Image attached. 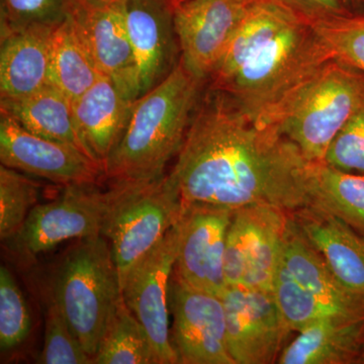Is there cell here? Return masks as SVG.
I'll return each instance as SVG.
<instances>
[{"label":"cell","instance_id":"obj_8","mask_svg":"<svg viewBox=\"0 0 364 364\" xmlns=\"http://www.w3.org/2000/svg\"><path fill=\"white\" fill-rule=\"evenodd\" d=\"M289 220L291 213L268 203L233 210L225 247L227 286L272 291Z\"/></svg>","mask_w":364,"mask_h":364},{"label":"cell","instance_id":"obj_31","mask_svg":"<svg viewBox=\"0 0 364 364\" xmlns=\"http://www.w3.org/2000/svg\"><path fill=\"white\" fill-rule=\"evenodd\" d=\"M38 363H93L53 299L46 312L44 346Z\"/></svg>","mask_w":364,"mask_h":364},{"label":"cell","instance_id":"obj_32","mask_svg":"<svg viewBox=\"0 0 364 364\" xmlns=\"http://www.w3.org/2000/svg\"><path fill=\"white\" fill-rule=\"evenodd\" d=\"M71 0H1V30L56 26L65 20Z\"/></svg>","mask_w":364,"mask_h":364},{"label":"cell","instance_id":"obj_35","mask_svg":"<svg viewBox=\"0 0 364 364\" xmlns=\"http://www.w3.org/2000/svg\"><path fill=\"white\" fill-rule=\"evenodd\" d=\"M93 1L102 2V4H119V2H123L124 0H93ZM177 4H181V0H174Z\"/></svg>","mask_w":364,"mask_h":364},{"label":"cell","instance_id":"obj_20","mask_svg":"<svg viewBox=\"0 0 364 364\" xmlns=\"http://www.w3.org/2000/svg\"><path fill=\"white\" fill-rule=\"evenodd\" d=\"M364 318L335 316L298 332L284 347L279 364L361 363Z\"/></svg>","mask_w":364,"mask_h":364},{"label":"cell","instance_id":"obj_21","mask_svg":"<svg viewBox=\"0 0 364 364\" xmlns=\"http://www.w3.org/2000/svg\"><path fill=\"white\" fill-rule=\"evenodd\" d=\"M282 258L299 284L325 303L364 317V298L337 279L320 253L301 236L289 220L282 242Z\"/></svg>","mask_w":364,"mask_h":364},{"label":"cell","instance_id":"obj_1","mask_svg":"<svg viewBox=\"0 0 364 364\" xmlns=\"http://www.w3.org/2000/svg\"><path fill=\"white\" fill-rule=\"evenodd\" d=\"M310 167L296 144L210 88L169 176L183 203L232 210L268 203L294 213L310 205Z\"/></svg>","mask_w":364,"mask_h":364},{"label":"cell","instance_id":"obj_14","mask_svg":"<svg viewBox=\"0 0 364 364\" xmlns=\"http://www.w3.org/2000/svg\"><path fill=\"white\" fill-rule=\"evenodd\" d=\"M256 0H184L174 11L181 61L207 81Z\"/></svg>","mask_w":364,"mask_h":364},{"label":"cell","instance_id":"obj_30","mask_svg":"<svg viewBox=\"0 0 364 364\" xmlns=\"http://www.w3.org/2000/svg\"><path fill=\"white\" fill-rule=\"evenodd\" d=\"M32 318L25 296L9 268L0 267V348L11 350L25 342Z\"/></svg>","mask_w":364,"mask_h":364},{"label":"cell","instance_id":"obj_7","mask_svg":"<svg viewBox=\"0 0 364 364\" xmlns=\"http://www.w3.org/2000/svg\"><path fill=\"white\" fill-rule=\"evenodd\" d=\"M114 191L97 184L63 186L59 198L33 208L20 231L6 240L16 259L28 263L63 242L104 235Z\"/></svg>","mask_w":364,"mask_h":364},{"label":"cell","instance_id":"obj_3","mask_svg":"<svg viewBox=\"0 0 364 364\" xmlns=\"http://www.w3.org/2000/svg\"><path fill=\"white\" fill-rule=\"evenodd\" d=\"M355 71L330 60L256 123L277 129L308 161H325L334 139L364 104V77Z\"/></svg>","mask_w":364,"mask_h":364},{"label":"cell","instance_id":"obj_4","mask_svg":"<svg viewBox=\"0 0 364 364\" xmlns=\"http://www.w3.org/2000/svg\"><path fill=\"white\" fill-rule=\"evenodd\" d=\"M330 60L331 54L312 23L298 18L258 47L215 90L226 93L257 122Z\"/></svg>","mask_w":364,"mask_h":364},{"label":"cell","instance_id":"obj_24","mask_svg":"<svg viewBox=\"0 0 364 364\" xmlns=\"http://www.w3.org/2000/svg\"><path fill=\"white\" fill-rule=\"evenodd\" d=\"M310 205L338 218L364 236V173H352L327 162H311Z\"/></svg>","mask_w":364,"mask_h":364},{"label":"cell","instance_id":"obj_38","mask_svg":"<svg viewBox=\"0 0 364 364\" xmlns=\"http://www.w3.org/2000/svg\"><path fill=\"white\" fill-rule=\"evenodd\" d=\"M182 1H184V0H182Z\"/></svg>","mask_w":364,"mask_h":364},{"label":"cell","instance_id":"obj_37","mask_svg":"<svg viewBox=\"0 0 364 364\" xmlns=\"http://www.w3.org/2000/svg\"><path fill=\"white\" fill-rule=\"evenodd\" d=\"M346 1V0H343V2Z\"/></svg>","mask_w":364,"mask_h":364},{"label":"cell","instance_id":"obj_36","mask_svg":"<svg viewBox=\"0 0 364 364\" xmlns=\"http://www.w3.org/2000/svg\"><path fill=\"white\" fill-rule=\"evenodd\" d=\"M361 363H364V345L363 349V356H361Z\"/></svg>","mask_w":364,"mask_h":364},{"label":"cell","instance_id":"obj_10","mask_svg":"<svg viewBox=\"0 0 364 364\" xmlns=\"http://www.w3.org/2000/svg\"><path fill=\"white\" fill-rule=\"evenodd\" d=\"M221 298L228 350L235 364L277 363L291 330L272 291L227 286Z\"/></svg>","mask_w":364,"mask_h":364},{"label":"cell","instance_id":"obj_16","mask_svg":"<svg viewBox=\"0 0 364 364\" xmlns=\"http://www.w3.org/2000/svg\"><path fill=\"white\" fill-rule=\"evenodd\" d=\"M174 0H124L127 31L135 56L140 97L159 85L181 59Z\"/></svg>","mask_w":364,"mask_h":364},{"label":"cell","instance_id":"obj_34","mask_svg":"<svg viewBox=\"0 0 364 364\" xmlns=\"http://www.w3.org/2000/svg\"><path fill=\"white\" fill-rule=\"evenodd\" d=\"M311 23L346 16L343 0H277Z\"/></svg>","mask_w":364,"mask_h":364},{"label":"cell","instance_id":"obj_27","mask_svg":"<svg viewBox=\"0 0 364 364\" xmlns=\"http://www.w3.org/2000/svg\"><path fill=\"white\" fill-rule=\"evenodd\" d=\"M272 293L291 332L301 331L318 321L335 316L364 318L325 303L309 291L287 269L282 254L273 279Z\"/></svg>","mask_w":364,"mask_h":364},{"label":"cell","instance_id":"obj_23","mask_svg":"<svg viewBox=\"0 0 364 364\" xmlns=\"http://www.w3.org/2000/svg\"><path fill=\"white\" fill-rule=\"evenodd\" d=\"M298 18L301 16L277 0H256L213 72L210 88L222 85L251 53Z\"/></svg>","mask_w":364,"mask_h":364},{"label":"cell","instance_id":"obj_29","mask_svg":"<svg viewBox=\"0 0 364 364\" xmlns=\"http://www.w3.org/2000/svg\"><path fill=\"white\" fill-rule=\"evenodd\" d=\"M332 59L364 74V16H335L313 23Z\"/></svg>","mask_w":364,"mask_h":364},{"label":"cell","instance_id":"obj_18","mask_svg":"<svg viewBox=\"0 0 364 364\" xmlns=\"http://www.w3.org/2000/svg\"><path fill=\"white\" fill-rule=\"evenodd\" d=\"M301 236L324 258L337 279L364 298V236L314 205L291 213Z\"/></svg>","mask_w":364,"mask_h":364},{"label":"cell","instance_id":"obj_12","mask_svg":"<svg viewBox=\"0 0 364 364\" xmlns=\"http://www.w3.org/2000/svg\"><path fill=\"white\" fill-rule=\"evenodd\" d=\"M0 161L61 186L97 184L104 167L71 144L26 130L11 117H0Z\"/></svg>","mask_w":364,"mask_h":364},{"label":"cell","instance_id":"obj_19","mask_svg":"<svg viewBox=\"0 0 364 364\" xmlns=\"http://www.w3.org/2000/svg\"><path fill=\"white\" fill-rule=\"evenodd\" d=\"M56 26L1 30V100L26 97L50 83L52 36Z\"/></svg>","mask_w":364,"mask_h":364},{"label":"cell","instance_id":"obj_17","mask_svg":"<svg viewBox=\"0 0 364 364\" xmlns=\"http://www.w3.org/2000/svg\"><path fill=\"white\" fill-rule=\"evenodd\" d=\"M135 100L105 75L72 100L79 140L86 154L102 167L124 135Z\"/></svg>","mask_w":364,"mask_h":364},{"label":"cell","instance_id":"obj_22","mask_svg":"<svg viewBox=\"0 0 364 364\" xmlns=\"http://www.w3.org/2000/svg\"><path fill=\"white\" fill-rule=\"evenodd\" d=\"M0 111L26 130L85 153L74 126L72 100L51 82L26 97L0 100Z\"/></svg>","mask_w":364,"mask_h":364},{"label":"cell","instance_id":"obj_11","mask_svg":"<svg viewBox=\"0 0 364 364\" xmlns=\"http://www.w3.org/2000/svg\"><path fill=\"white\" fill-rule=\"evenodd\" d=\"M233 210L208 203L182 202L173 275L188 286L222 296L225 247Z\"/></svg>","mask_w":364,"mask_h":364},{"label":"cell","instance_id":"obj_2","mask_svg":"<svg viewBox=\"0 0 364 364\" xmlns=\"http://www.w3.org/2000/svg\"><path fill=\"white\" fill-rule=\"evenodd\" d=\"M205 82L179 61L164 80L136 98L124 135L105 163V178L139 182L164 176L183 144Z\"/></svg>","mask_w":364,"mask_h":364},{"label":"cell","instance_id":"obj_6","mask_svg":"<svg viewBox=\"0 0 364 364\" xmlns=\"http://www.w3.org/2000/svg\"><path fill=\"white\" fill-rule=\"evenodd\" d=\"M114 191L104 235L119 282L178 221L182 200L169 174L149 181L109 182Z\"/></svg>","mask_w":364,"mask_h":364},{"label":"cell","instance_id":"obj_13","mask_svg":"<svg viewBox=\"0 0 364 364\" xmlns=\"http://www.w3.org/2000/svg\"><path fill=\"white\" fill-rule=\"evenodd\" d=\"M169 309L171 342L179 363L235 364L227 345L221 296L188 286L172 274Z\"/></svg>","mask_w":364,"mask_h":364},{"label":"cell","instance_id":"obj_26","mask_svg":"<svg viewBox=\"0 0 364 364\" xmlns=\"http://www.w3.org/2000/svg\"><path fill=\"white\" fill-rule=\"evenodd\" d=\"M93 363L161 364L149 335L122 296L112 309Z\"/></svg>","mask_w":364,"mask_h":364},{"label":"cell","instance_id":"obj_15","mask_svg":"<svg viewBox=\"0 0 364 364\" xmlns=\"http://www.w3.org/2000/svg\"><path fill=\"white\" fill-rule=\"evenodd\" d=\"M68 16L102 75L111 78L133 100L140 97L136 60L122 2L71 0Z\"/></svg>","mask_w":364,"mask_h":364},{"label":"cell","instance_id":"obj_33","mask_svg":"<svg viewBox=\"0 0 364 364\" xmlns=\"http://www.w3.org/2000/svg\"><path fill=\"white\" fill-rule=\"evenodd\" d=\"M325 162L345 171L364 173V104L334 139Z\"/></svg>","mask_w":364,"mask_h":364},{"label":"cell","instance_id":"obj_28","mask_svg":"<svg viewBox=\"0 0 364 364\" xmlns=\"http://www.w3.org/2000/svg\"><path fill=\"white\" fill-rule=\"evenodd\" d=\"M40 186L18 170L0 166V238H13L38 205Z\"/></svg>","mask_w":364,"mask_h":364},{"label":"cell","instance_id":"obj_9","mask_svg":"<svg viewBox=\"0 0 364 364\" xmlns=\"http://www.w3.org/2000/svg\"><path fill=\"white\" fill-rule=\"evenodd\" d=\"M178 246L177 223L129 270L122 296L149 335L161 364L179 363L169 330V287Z\"/></svg>","mask_w":364,"mask_h":364},{"label":"cell","instance_id":"obj_5","mask_svg":"<svg viewBox=\"0 0 364 364\" xmlns=\"http://www.w3.org/2000/svg\"><path fill=\"white\" fill-rule=\"evenodd\" d=\"M53 296L91 359L97 354L121 282L109 242L102 235L67 249L53 277Z\"/></svg>","mask_w":364,"mask_h":364},{"label":"cell","instance_id":"obj_25","mask_svg":"<svg viewBox=\"0 0 364 364\" xmlns=\"http://www.w3.org/2000/svg\"><path fill=\"white\" fill-rule=\"evenodd\" d=\"M102 76L70 16L55 26L50 58V82L71 100Z\"/></svg>","mask_w":364,"mask_h":364}]
</instances>
